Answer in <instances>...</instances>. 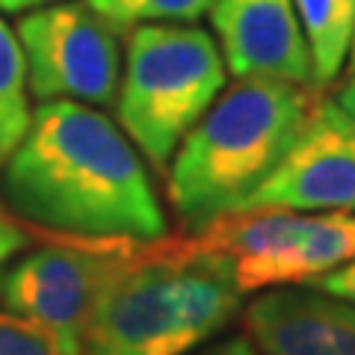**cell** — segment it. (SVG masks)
Listing matches in <instances>:
<instances>
[{
  "mask_svg": "<svg viewBox=\"0 0 355 355\" xmlns=\"http://www.w3.org/2000/svg\"><path fill=\"white\" fill-rule=\"evenodd\" d=\"M196 355H258V349H254V343L246 335H228L222 340L207 343V347L198 349Z\"/></svg>",
  "mask_w": 355,
  "mask_h": 355,
  "instance_id": "2e32d148",
  "label": "cell"
},
{
  "mask_svg": "<svg viewBox=\"0 0 355 355\" xmlns=\"http://www.w3.org/2000/svg\"><path fill=\"white\" fill-rule=\"evenodd\" d=\"M0 355H80V343L6 311L0 314Z\"/></svg>",
  "mask_w": 355,
  "mask_h": 355,
  "instance_id": "4fadbf2b",
  "label": "cell"
},
{
  "mask_svg": "<svg viewBox=\"0 0 355 355\" xmlns=\"http://www.w3.org/2000/svg\"><path fill=\"white\" fill-rule=\"evenodd\" d=\"M305 33L314 86L323 92L347 69L349 42L355 30V0H293Z\"/></svg>",
  "mask_w": 355,
  "mask_h": 355,
  "instance_id": "30bf717a",
  "label": "cell"
},
{
  "mask_svg": "<svg viewBox=\"0 0 355 355\" xmlns=\"http://www.w3.org/2000/svg\"><path fill=\"white\" fill-rule=\"evenodd\" d=\"M48 3H60V0H0V9L3 12H30V9H39V6H48Z\"/></svg>",
  "mask_w": 355,
  "mask_h": 355,
  "instance_id": "e0dca14e",
  "label": "cell"
},
{
  "mask_svg": "<svg viewBox=\"0 0 355 355\" xmlns=\"http://www.w3.org/2000/svg\"><path fill=\"white\" fill-rule=\"evenodd\" d=\"M30 86L27 60L15 30L0 18V166L21 146L30 128Z\"/></svg>",
  "mask_w": 355,
  "mask_h": 355,
  "instance_id": "8fae6325",
  "label": "cell"
},
{
  "mask_svg": "<svg viewBox=\"0 0 355 355\" xmlns=\"http://www.w3.org/2000/svg\"><path fill=\"white\" fill-rule=\"evenodd\" d=\"M240 296L228 258L193 237L146 243L98 299L80 355H187L234 320Z\"/></svg>",
  "mask_w": 355,
  "mask_h": 355,
  "instance_id": "7a4b0ae2",
  "label": "cell"
},
{
  "mask_svg": "<svg viewBox=\"0 0 355 355\" xmlns=\"http://www.w3.org/2000/svg\"><path fill=\"white\" fill-rule=\"evenodd\" d=\"M355 214V119L335 98H317L296 142L243 210Z\"/></svg>",
  "mask_w": 355,
  "mask_h": 355,
  "instance_id": "52a82bcc",
  "label": "cell"
},
{
  "mask_svg": "<svg viewBox=\"0 0 355 355\" xmlns=\"http://www.w3.org/2000/svg\"><path fill=\"white\" fill-rule=\"evenodd\" d=\"M335 101H338V104H340V107L347 110V113L355 119V74H349V80L340 86V92H338Z\"/></svg>",
  "mask_w": 355,
  "mask_h": 355,
  "instance_id": "ac0fdd59",
  "label": "cell"
},
{
  "mask_svg": "<svg viewBox=\"0 0 355 355\" xmlns=\"http://www.w3.org/2000/svg\"><path fill=\"white\" fill-rule=\"evenodd\" d=\"M15 36L33 98L110 107L119 92V33L86 3L60 0L21 15Z\"/></svg>",
  "mask_w": 355,
  "mask_h": 355,
  "instance_id": "5b68a950",
  "label": "cell"
},
{
  "mask_svg": "<svg viewBox=\"0 0 355 355\" xmlns=\"http://www.w3.org/2000/svg\"><path fill=\"white\" fill-rule=\"evenodd\" d=\"M207 15L225 71L237 80H279L317 89L293 0H214Z\"/></svg>",
  "mask_w": 355,
  "mask_h": 355,
  "instance_id": "ba28073f",
  "label": "cell"
},
{
  "mask_svg": "<svg viewBox=\"0 0 355 355\" xmlns=\"http://www.w3.org/2000/svg\"><path fill=\"white\" fill-rule=\"evenodd\" d=\"M214 0H86L92 12L116 33L142 24H196Z\"/></svg>",
  "mask_w": 355,
  "mask_h": 355,
  "instance_id": "7c38bea8",
  "label": "cell"
},
{
  "mask_svg": "<svg viewBox=\"0 0 355 355\" xmlns=\"http://www.w3.org/2000/svg\"><path fill=\"white\" fill-rule=\"evenodd\" d=\"M222 89L225 62L205 27H133L113 101L119 128L154 169H166Z\"/></svg>",
  "mask_w": 355,
  "mask_h": 355,
  "instance_id": "277c9868",
  "label": "cell"
},
{
  "mask_svg": "<svg viewBox=\"0 0 355 355\" xmlns=\"http://www.w3.org/2000/svg\"><path fill=\"white\" fill-rule=\"evenodd\" d=\"M30 240H33L30 228H24L12 214H6L3 205H0V266H3L9 258H15L18 252H24L30 246Z\"/></svg>",
  "mask_w": 355,
  "mask_h": 355,
  "instance_id": "5bb4252c",
  "label": "cell"
},
{
  "mask_svg": "<svg viewBox=\"0 0 355 355\" xmlns=\"http://www.w3.org/2000/svg\"><path fill=\"white\" fill-rule=\"evenodd\" d=\"M317 89L237 80L196 121L172 157L169 202L184 228L202 231L246 205L302 130Z\"/></svg>",
  "mask_w": 355,
  "mask_h": 355,
  "instance_id": "3957f363",
  "label": "cell"
},
{
  "mask_svg": "<svg viewBox=\"0 0 355 355\" xmlns=\"http://www.w3.org/2000/svg\"><path fill=\"white\" fill-rule=\"evenodd\" d=\"M347 71L355 74V30H352V42H349V57H347Z\"/></svg>",
  "mask_w": 355,
  "mask_h": 355,
  "instance_id": "d6986e66",
  "label": "cell"
},
{
  "mask_svg": "<svg viewBox=\"0 0 355 355\" xmlns=\"http://www.w3.org/2000/svg\"><path fill=\"white\" fill-rule=\"evenodd\" d=\"M128 243L53 240L27 252L3 272L0 299L6 311L83 343L98 299L130 258Z\"/></svg>",
  "mask_w": 355,
  "mask_h": 355,
  "instance_id": "8992f818",
  "label": "cell"
},
{
  "mask_svg": "<svg viewBox=\"0 0 355 355\" xmlns=\"http://www.w3.org/2000/svg\"><path fill=\"white\" fill-rule=\"evenodd\" d=\"M308 284L329 293V296H335V299H343V302H349L355 308V261L343 263V266H338V270L320 275V279L308 282Z\"/></svg>",
  "mask_w": 355,
  "mask_h": 355,
  "instance_id": "9a60e30c",
  "label": "cell"
},
{
  "mask_svg": "<svg viewBox=\"0 0 355 355\" xmlns=\"http://www.w3.org/2000/svg\"><path fill=\"white\" fill-rule=\"evenodd\" d=\"M0 284H3V266H0Z\"/></svg>",
  "mask_w": 355,
  "mask_h": 355,
  "instance_id": "ffe728a7",
  "label": "cell"
},
{
  "mask_svg": "<svg viewBox=\"0 0 355 355\" xmlns=\"http://www.w3.org/2000/svg\"><path fill=\"white\" fill-rule=\"evenodd\" d=\"M263 355H355V308L317 287H270L243 314Z\"/></svg>",
  "mask_w": 355,
  "mask_h": 355,
  "instance_id": "9c48e42d",
  "label": "cell"
},
{
  "mask_svg": "<svg viewBox=\"0 0 355 355\" xmlns=\"http://www.w3.org/2000/svg\"><path fill=\"white\" fill-rule=\"evenodd\" d=\"M3 198L53 240L146 246L169 237L146 160L98 107L44 101L3 163Z\"/></svg>",
  "mask_w": 355,
  "mask_h": 355,
  "instance_id": "6da1fadb",
  "label": "cell"
}]
</instances>
